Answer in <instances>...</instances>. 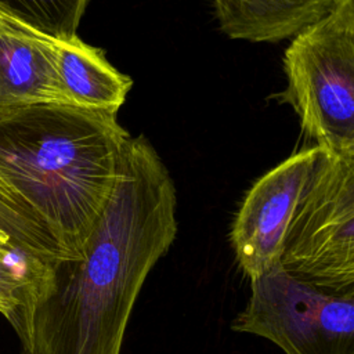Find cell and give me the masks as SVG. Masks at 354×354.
Here are the masks:
<instances>
[{
  "label": "cell",
  "mask_w": 354,
  "mask_h": 354,
  "mask_svg": "<svg viewBox=\"0 0 354 354\" xmlns=\"http://www.w3.org/2000/svg\"><path fill=\"white\" fill-rule=\"evenodd\" d=\"M57 263L21 248L0 246V314L14 328L22 350L35 353L33 315Z\"/></svg>",
  "instance_id": "cell-10"
},
{
  "label": "cell",
  "mask_w": 354,
  "mask_h": 354,
  "mask_svg": "<svg viewBox=\"0 0 354 354\" xmlns=\"http://www.w3.org/2000/svg\"><path fill=\"white\" fill-rule=\"evenodd\" d=\"M0 246H14L51 260L66 259L35 212L0 180Z\"/></svg>",
  "instance_id": "cell-12"
},
{
  "label": "cell",
  "mask_w": 354,
  "mask_h": 354,
  "mask_svg": "<svg viewBox=\"0 0 354 354\" xmlns=\"http://www.w3.org/2000/svg\"><path fill=\"white\" fill-rule=\"evenodd\" d=\"M322 151L295 152L246 192L231 228V245L243 274L253 279L279 263L285 235Z\"/></svg>",
  "instance_id": "cell-6"
},
{
  "label": "cell",
  "mask_w": 354,
  "mask_h": 354,
  "mask_svg": "<svg viewBox=\"0 0 354 354\" xmlns=\"http://www.w3.org/2000/svg\"><path fill=\"white\" fill-rule=\"evenodd\" d=\"M289 104L307 137L328 155H354V0L293 36L283 54Z\"/></svg>",
  "instance_id": "cell-3"
},
{
  "label": "cell",
  "mask_w": 354,
  "mask_h": 354,
  "mask_svg": "<svg viewBox=\"0 0 354 354\" xmlns=\"http://www.w3.org/2000/svg\"><path fill=\"white\" fill-rule=\"evenodd\" d=\"M55 62L62 95L72 105L118 113L133 86V80L119 72L101 48L79 36L55 41Z\"/></svg>",
  "instance_id": "cell-8"
},
{
  "label": "cell",
  "mask_w": 354,
  "mask_h": 354,
  "mask_svg": "<svg viewBox=\"0 0 354 354\" xmlns=\"http://www.w3.org/2000/svg\"><path fill=\"white\" fill-rule=\"evenodd\" d=\"M36 102H66L55 41L0 17V112Z\"/></svg>",
  "instance_id": "cell-7"
},
{
  "label": "cell",
  "mask_w": 354,
  "mask_h": 354,
  "mask_svg": "<svg viewBox=\"0 0 354 354\" xmlns=\"http://www.w3.org/2000/svg\"><path fill=\"white\" fill-rule=\"evenodd\" d=\"M173 180L144 136L122 148L77 259H61L33 315L36 354H120L144 282L177 236Z\"/></svg>",
  "instance_id": "cell-1"
},
{
  "label": "cell",
  "mask_w": 354,
  "mask_h": 354,
  "mask_svg": "<svg viewBox=\"0 0 354 354\" xmlns=\"http://www.w3.org/2000/svg\"><path fill=\"white\" fill-rule=\"evenodd\" d=\"M279 264L317 286L354 290V155L322 152L289 223Z\"/></svg>",
  "instance_id": "cell-4"
},
{
  "label": "cell",
  "mask_w": 354,
  "mask_h": 354,
  "mask_svg": "<svg viewBox=\"0 0 354 354\" xmlns=\"http://www.w3.org/2000/svg\"><path fill=\"white\" fill-rule=\"evenodd\" d=\"M88 0H0V17L55 41L77 37Z\"/></svg>",
  "instance_id": "cell-11"
},
{
  "label": "cell",
  "mask_w": 354,
  "mask_h": 354,
  "mask_svg": "<svg viewBox=\"0 0 354 354\" xmlns=\"http://www.w3.org/2000/svg\"><path fill=\"white\" fill-rule=\"evenodd\" d=\"M220 29L231 39L281 41L325 17L336 0H212Z\"/></svg>",
  "instance_id": "cell-9"
},
{
  "label": "cell",
  "mask_w": 354,
  "mask_h": 354,
  "mask_svg": "<svg viewBox=\"0 0 354 354\" xmlns=\"http://www.w3.org/2000/svg\"><path fill=\"white\" fill-rule=\"evenodd\" d=\"M231 328L267 339L285 354H354V290L317 286L278 263L250 279L248 303Z\"/></svg>",
  "instance_id": "cell-5"
},
{
  "label": "cell",
  "mask_w": 354,
  "mask_h": 354,
  "mask_svg": "<svg viewBox=\"0 0 354 354\" xmlns=\"http://www.w3.org/2000/svg\"><path fill=\"white\" fill-rule=\"evenodd\" d=\"M21 354H36V353H30V351H26V350H22Z\"/></svg>",
  "instance_id": "cell-13"
},
{
  "label": "cell",
  "mask_w": 354,
  "mask_h": 354,
  "mask_svg": "<svg viewBox=\"0 0 354 354\" xmlns=\"http://www.w3.org/2000/svg\"><path fill=\"white\" fill-rule=\"evenodd\" d=\"M130 136L116 113L68 102L0 112V180L77 259L111 192Z\"/></svg>",
  "instance_id": "cell-2"
}]
</instances>
